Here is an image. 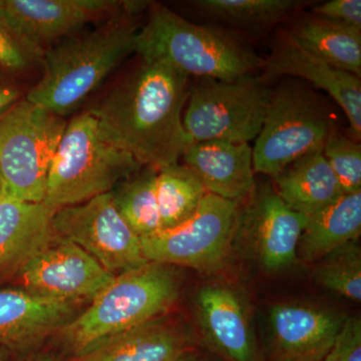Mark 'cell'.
<instances>
[{"label":"cell","instance_id":"cell-10","mask_svg":"<svg viewBox=\"0 0 361 361\" xmlns=\"http://www.w3.org/2000/svg\"><path fill=\"white\" fill-rule=\"evenodd\" d=\"M52 225L56 239L84 249L114 276L149 262L141 238L118 213L111 192L59 209Z\"/></svg>","mask_w":361,"mask_h":361},{"label":"cell","instance_id":"cell-7","mask_svg":"<svg viewBox=\"0 0 361 361\" xmlns=\"http://www.w3.org/2000/svg\"><path fill=\"white\" fill-rule=\"evenodd\" d=\"M270 96L264 80L252 75L233 80L203 78L190 92L183 118L190 144H249L262 129Z\"/></svg>","mask_w":361,"mask_h":361},{"label":"cell","instance_id":"cell-16","mask_svg":"<svg viewBox=\"0 0 361 361\" xmlns=\"http://www.w3.org/2000/svg\"><path fill=\"white\" fill-rule=\"evenodd\" d=\"M54 212L44 203L16 198L2 188L0 193V284L20 274L54 236Z\"/></svg>","mask_w":361,"mask_h":361},{"label":"cell","instance_id":"cell-11","mask_svg":"<svg viewBox=\"0 0 361 361\" xmlns=\"http://www.w3.org/2000/svg\"><path fill=\"white\" fill-rule=\"evenodd\" d=\"M147 1L114 0H0V16L28 44L47 51L94 20L139 14Z\"/></svg>","mask_w":361,"mask_h":361},{"label":"cell","instance_id":"cell-9","mask_svg":"<svg viewBox=\"0 0 361 361\" xmlns=\"http://www.w3.org/2000/svg\"><path fill=\"white\" fill-rule=\"evenodd\" d=\"M238 221V204L207 193L189 219L141 238L142 253L149 262L216 272L227 261Z\"/></svg>","mask_w":361,"mask_h":361},{"label":"cell","instance_id":"cell-6","mask_svg":"<svg viewBox=\"0 0 361 361\" xmlns=\"http://www.w3.org/2000/svg\"><path fill=\"white\" fill-rule=\"evenodd\" d=\"M66 126L65 118L26 97L0 113V173L7 193L44 203L52 159Z\"/></svg>","mask_w":361,"mask_h":361},{"label":"cell","instance_id":"cell-19","mask_svg":"<svg viewBox=\"0 0 361 361\" xmlns=\"http://www.w3.org/2000/svg\"><path fill=\"white\" fill-rule=\"evenodd\" d=\"M183 157L207 193L239 204L255 191L253 153L248 142H193Z\"/></svg>","mask_w":361,"mask_h":361},{"label":"cell","instance_id":"cell-2","mask_svg":"<svg viewBox=\"0 0 361 361\" xmlns=\"http://www.w3.org/2000/svg\"><path fill=\"white\" fill-rule=\"evenodd\" d=\"M135 14L113 16L85 33H75L45 51L42 77L26 99L65 118L135 52Z\"/></svg>","mask_w":361,"mask_h":361},{"label":"cell","instance_id":"cell-34","mask_svg":"<svg viewBox=\"0 0 361 361\" xmlns=\"http://www.w3.org/2000/svg\"><path fill=\"white\" fill-rule=\"evenodd\" d=\"M187 361H205V360H201V358L199 357V356L196 355V351L194 350V353H192L191 356H190L189 358H188Z\"/></svg>","mask_w":361,"mask_h":361},{"label":"cell","instance_id":"cell-24","mask_svg":"<svg viewBox=\"0 0 361 361\" xmlns=\"http://www.w3.org/2000/svg\"><path fill=\"white\" fill-rule=\"evenodd\" d=\"M206 194L201 180L186 165L176 164L157 171L156 196L161 230L189 219Z\"/></svg>","mask_w":361,"mask_h":361},{"label":"cell","instance_id":"cell-20","mask_svg":"<svg viewBox=\"0 0 361 361\" xmlns=\"http://www.w3.org/2000/svg\"><path fill=\"white\" fill-rule=\"evenodd\" d=\"M194 353L183 330L156 319L97 344L68 361H187Z\"/></svg>","mask_w":361,"mask_h":361},{"label":"cell","instance_id":"cell-18","mask_svg":"<svg viewBox=\"0 0 361 361\" xmlns=\"http://www.w3.org/2000/svg\"><path fill=\"white\" fill-rule=\"evenodd\" d=\"M75 306L23 289H1L0 343L16 353L30 350L71 322Z\"/></svg>","mask_w":361,"mask_h":361},{"label":"cell","instance_id":"cell-1","mask_svg":"<svg viewBox=\"0 0 361 361\" xmlns=\"http://www.w3.org/2000/svg\"><path fill=\"white\" fill-rule=\"evenodd\" d=\"M188 82L167 63L142 61L89 111L109 144L159 171L179 164L190 145L182 118Z\"/></svg>","mask_w":361,"mask_h":361},{"label":"cell","instance_id":"cell-32","mask_svg":"<svg viewBox=\"0 0 361 361\" xmlns=\"http://www.w3.org/2000/svg\"><path fill=\"white\" fill-rule=\"evenodd\" d=\"M21 99V90L8 77V73L0 68V113Z\"/></svg>","mask_w":361,"mask_h":361},{"label":"cell","instance_id":"cell-14","mask_svg":"<svg viewBox=\"0 0 361 361\" xmlns=\"http://www.w3.org/2000/svg\"><path fill=\"white\" fill-rule=\"evenodd\" d=\"M345 317L332 311L278 304L270 311L268 361H322Z\"/></svg>","mask_w":361,"mask_h":361},{"label":"cell","instance_id":"cell-30","mask_svg":"<svg viewBox=\"0 0 361 361\" xmlns=\"http://www.w3.org/2000/svg\"><path fill=\"white\" fill-rule=\"evenodd\" d=\"M322 361H361V319H344L331 348Z\"/></svg>","mask_w":361,"mask_h":361},{"label":"cell","instance_id":"cell-33","mask_svg":"<svg viewBox=\"0 0 361 361\" xmlns=\"http://www.w3.org/2000/svg\"><path fill=\"white\" fill-rule=\"evenodd\" d=\"M32 361H59V358L56 357L54 353H44V355H40L37 356L35 360Z\"/></svg>","mask_w":361,"mask_h":361},{"label":"cell","instance_id":"cell-8","mask_svg":"<svg viewBox=\"0 0 361 361\" xmlns=\"http://www.w3.org/2000/svg\"><path fill=\"white\" fill-rule=\"evenodd\" d=\"M331 122L317 97L295 85L271 92L262 129L256 137L254 172L274 179L301 157L322 149Z\"/></svg>","mask_w":361,"mask_h":361},{"label":"cell","instance_id":"cell-12","mask_svg":"<svg viewBox=\"0 0 361 361\" xmlns=\"http://www.w3.org/2000/svg\"><path fill=\"white\" fill-rule=\"evenodd\" d=\"M18 276L23 290L75 304L92 301L115 277L84 249L59 239L35 256Z\"/></svg>","mask_w":361,"mask_h":361},{"label":"cell","instance_id":"cell-23","mask_svg":"<svg viewBox=\"0 0 361 361\" xmlns=\"http://www.w3.org/2000/svg\"><path fill=\"white\" fill-rule=\"evenodd\" d=\"M290 35L329 65L361 77V30L314 16L301 20Z\"/></svg>","mask_w":361,"mask_h":361},{"label":"cell","instance_id":"cell-17","mask_svg":"<svg viewBox=\"0 0 361 361\" xmlns=\"http://www.w3.org/2000/svg\"><path fill=\"white\" fill-rule=\"evenodd\" d=\"M197 310L211 348L226 361H263L241 298L230 287L206 285L197 295Z\"/></svg>","mask_w":361,"mask_h":361},{"label":"cell","instance_id":"cell-26","mask_svg":"<svg viewBox=\"0 0 361 361\" xmlns=\"http://www.w3.org/2000/svg\"><path fill=\"white\" fill-rule=\"evenodd\" d=\"M195 6L220 20L236 25L263 26L276 23L300 6L295 0H199Z\"/></svg>","mask_w":361,"mask_h":361},{"label":"cell","instance_id":"cell-13","mask_svg":"<svg viewBox=\"0 0 361 361\" xmlns=\"http://www.w3.org/2000/svg\"><path fill=\"white\" fill-rule=\"evenodd\" d=\"M250 198L237 228L254 245V253L266 270L289 267L295 262L307 217L289 208L271 187L262 188Z\"/></svg>","mask_w":361,"mask_h":361},{"label":"cell","instance_id":"cell-22","mask_svg":"<svg viewBox=\"0 0 361 361\" xmlns=\"http://www.w3.org/2000/svg\"><path fill=\"white\" fill-rule=\"evenodd\" d=\"M361 233V192L343 194L320 212L307 218L297 256L306 262L322 260L330 253L357 241Z\"/></svg>","mask_w":361,"mask_h":361},{"label":"cell","instance_id":"cell-3","mask_svg":"<svg viewBox=\"0 0 361 361\" xmlns=\"http://www.w3.org/2000/svg\"><path fill=\"white\" fill-rule=\"evenodd\" d=\"M180 280L170 265L148 262L114 277L90 305L61 331L71 356L106 339L159 319L179 296Z\"/></svg>","mask_w":361,"mask_h":361},{"label":"cell","instance_id":"cell-15","mask_svg":"<svg viewBox=\"0 0 361 361\" xmlns=\"http://www.w3.org/2000/svg\"><path fill=\"white\" fill-rule=\"evenodd\" d=\"M263 80L293 75L310 80L329 94L345 113L355 141L361 139V80L337 70L304 49L290 35L285 37L264 61Z\"/></svg>","mask_w":361,"mask_h":361},{"label":"cell","instance_id":"cell-35","mask_svg":"<svg viewBox=\"0 0 361 361\" xmlns=\"http://www.w3.org/2000/svg\"><path fill=\"white\" fill-rule=\"evenodd\" d=\"M2 188H4V180H2L1 173H0V193H1Z\"/></svg>","mask_w":361,"mask_h":361},{"label":"cell","instance_id":"cell-25","mask_svg":"<svg viewBox=\"0 0 361 361\" xmlns=\"http://www.w3.org/2000/svg\"><path fill=\"white\" fill-rule=\"evenodd\" d=\"M157 171L147 172L123 183L114 201L123 219L140 237L151 236L161 230L160 212L156 196Z\"/></svg>","mask_w":361,"mask_h":361},{"label":"cell","instance_id":"cell-31","mask_svg":"<svg viewBox=\"0 0 361 361\" xmlns=\"http://www.w3.org/2000/svg\"><path fill=\"white\" fill-rule=\"evenodd\" d=\"M318 18L361 30L360 0H331L313 7Z\"/></svg>","mask_w":361,"mask_h":361},{"label":"cell","instance_id":"cell-27","mask_svg":"<svg viewBox=\"0 0 361 361\" xmlns=\"http://www.w3.org/2000/svg\"><path fill=\"white\" fill-rule=\"evenodd\" d=\"M315 279L337 295L360 302L361 251L356 241L323 258L316 268Z\"/></svg>","mask_w":361,"mask_h":361},{"label":"cell","instance_id":"cell-28","mask_svg":"<svg viewBox=\"0 0 361 361\" xmlns=\"http://www.w3.org/2000/svg\"><path fill=\"white\" fill-rule=\"evenodd\" d=\"M323 156L343 194L361 192V146L332 130L322 148Z\"/></svg>","mask_w":361,"mask_h":361},{"label":"cell","instance_id":"cell-4","mask_svg":"<svg viewBox=\"0 0 361 361\" xmlns=\"http://www.w3.org/2000/svg\"><path fill=\"white\" fill-rule=\"evenodd\" d=\"M135 52L146 63L219 80L252 75L264 63L227 33L194 25L161 4L151 6L148 21L135 35Z\"/></svg>","mask_w":361,"mask_h":361},{"label":"cell","instance_id":"cell-36","mask_svg":"<svg viewBox=\"0 0 361 361\" xmlns=\"http://www.w3.org/2000/svg\"><path fill=\"white\" fill-rule=\"evenodd\" d=\"M0 361H2L1 353H0Z\"/></svg>","mask_w":361,"mask_h":361},{"label":"cell","instance_id":"cell-5","mask_svg":"<svg viewBox=\"0 0 361 361\" xmlns=\"http://www.w3.org/2000/svg\"><path fill=\"white\" fill-rule=\"evenodd\" d=\"M142 166L130 154L102 137L96 118L85 111L68 123L52 159L44 204L56 213L99 195L110 193L118 180Z\"/></svg>","mask_w":361,"mask_h":361},{"label":"cell","instance_id":"cell-29","mask_svg":"<svg viewBox=\"0 0 361 361\" xmlns=\"http://www.w3.org/2000/svg\"><path fill=\"white\" fill-rule=\"evenodd\" d=\"M44 51L28 44L0 16V68L8 73H25L40 65Z\"/></svg>","mask_w":361,"mask_h":361},{"label":"cell","instance_id":"cell-21","mask_svg":"<svg viewBox=\"0 0 361 361\" xmlns=\"http://www.w3.org/2000/svg\"><path fill=\"white\" fill-rule=\"evenodd\" d=\"M274 180L284 203L307 218L343 195L322 149L294 161Z\"/></svg>","mask_w":361,"mask_h":361}]
</instances>
